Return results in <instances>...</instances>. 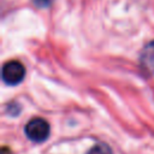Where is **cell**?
I'll use <instances>...</instances> for the list:
<instances>
[{
    "label": "cell",
    "mask_w": 154,
    "mask_h": 154,
    "mask_svg": "<svg viewBox=\"0 0 154 154\" xmlns=\"http://www.w3.org/2000/svg\"><path fill=\"white\" fill-rule=\"evenodd\" d=\"M24 132L30 141L41 143L49 136V124L43 118H32L25 124Z\"/></svg>",
    "instance_id": "1"
},
{
    "label": "cell",
    "mask_w": 154,
    "mask_h": 154,
    "mask_svg": "<svg viewBox=\"0 0 154 154\" xmlns=\"http://www.w3.org/2000/svg\"><path fill=\"white\" fill-rule=\"evenodd\" d=\"M24 77H25V67L22 63L12 60L4 64L1 78L6 84L17 85L24 79Z\"/></svg>",
    "instance_id": "2"
},
{
    "label": "cell",
    "mask_w": 154,
    "mask_h": 154,
    "mask_svg": "<svg viewBox=\"0 0 154 154\" xmlns=\"http://www.w3.org/2000/svg\"><path fill=\"white\" fill-rule=\"evenodd\" d=\"M140 65L144 72L154 75V40L142 48L140 54Z\"/></svg>",
    "instance_id": "3"
},
{
    "label": "cell",
    "mask_w": 154,
    "mask_h": 154,
    "mask_svg": "<svg viewBox=\"0 0 154 154\" xmlns=\"http://www.w3.org/2000/svg\"><path fill=\"white\" fill-rule=\"evenodd\" d=\"M87 154H113L112 153V149L109 148L108 144L103 143V142H99L96 144H94Z\"/></svg>",
    "instance_id": "4"
},
{
    "label": "cell",
    "mask_w": 154,
    "mask_h": 154,
    "mask_svg": "<svg viewBox=\"0 0 154 154\" xmlns=\"http://www.w3.org/2000/svg\"><path fill=\"white\" fill-rule=\"evenodd\" d=\"M52 1H53V0H32L34 5H35L36 7H40V8H45V7L51 6Z\"/></svg>",
    "instance_id": "5"
}]
</instances>
